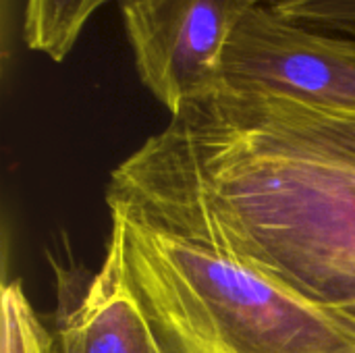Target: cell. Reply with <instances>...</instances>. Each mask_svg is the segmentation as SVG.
I'll return each mask as SVG.
<instances>
[{
	"label": "cell",
	"mask_w": 355,
	"mask_h": 353,
	"mask_svg": "<svg viewBox=\"0 0 355 353\" xmlns=\"http://www.w3.org/2000/svg\"><path fill=\"white\" fill-rule=\"evenodd\" d=\"M106 193L202 229L316 306H355V183L250 137L202 102L125 158Z\"/></svg>",
	"instance_id": "1"
},
{
	"label": "cell",
	"mask_w": 355,
	"mask_h": 353,
	"mask_svg": "<svg viewBox=\"0 0 355 353\" xmlns=\"http://www.w3.org/2000/svg\"><path fill=\"white\" fill-rule=\"evenodd\" d=\"M131 281L175 353H355V325L218 246L202 229L108 196Z\"/></svg>",
	"instance_id": "2"
},
{
	"label": "cell",
	"mask_w": 355,
	"mask_h": 353,
	"mask_svg": "<svg viewBox=\"0 0 355 353\" xmlns=\"http://www.w3.org/2000/svg\"><path fill=\"white\" fill-rule=\"evenodd\" d=\"M218 92L355 112V37L300 27L252 6L225 50Z\"/></svg>",
	"instance_id": "3"
},
{
	"label": "cell",
	"mask_w": 355,
	"mask_h": 353,
	"mask_svg": "<svg viewBox=\"0 0 355 353\" xmlns=\"http://www.w3.org/2000/svg\"><path fill=\"white\" fill-rule=\"evenodd\" d=\"M258 0H119L141 83L171 117L220 89L223 58Z\"/></svg>",
	"instance_id": "4"
},
{
	"label": "cell",
	"mask_w": 355,
	"mask_h": 353,
	"mask_svg": "<svg viewBox=\"0 0 355 353\" xmlns=\"http://www.w3.org/2000/svg\"><path fill=\"white\" fill-rule=\"evenodd\" d=\"M56 341L58 353H175L131 281L112 218L104 260L60 314Z\"/></svg>",
	"instance_id": "5"
},
{
	"label": "cell",
	"mask_w": 355,
	"mask_h": 353,
	"mask_svg": "<svg viewBox=\"0 0 355 353\" xmlns=\"http://www.w3.org/2000/svg\"><path fill=\"white\" fill-rule=\"evenodd\" d=\"M200 102L250 137L355 183V112L225 92Z\"/></svg>",
	"instance_id": "6"
},
{
	"label": "cell",
	"mask_w": 355,
	"mask_h": 353,
	"mask_svg": "<svg viewBox=\"0 0 355 353\" xmlns=\"http://www.w3.org/2000/svg\"><path fill=\"white\" fill-rule=\"evenodd\" d=\"M110 0H25L23 40L29 50L60 62L77 44L83 27Z\"/></svg>",
	"instance_id": "7"
},
{
	"label": "cell",
	"mask_w": 355,
	"mask_h": 353,
	"mask_svg": "<svg viewBox=\"0 0 355 353\" xmlns=\"http://www.w3.org/2000/svg\"><path fill=\"white\" fill-rule=\"evenodd\" d=\"M2 353H58V341L33 312L19 281L2 289Z\"/></svg>",
	"instance_id": "8"
},
{
	"label": "cell",
	"mask_w": 355,
	"mask_h": 353,
	"mask_svg": "<svg viewBox=\"0 0 355 353\" xmlns=\"http://www.w3.org/2000/svg\"><path fill=\"white\" fill-rule=\"evenodd\" d=\"M258 6L300 27L355 37V0H258Z\"/></svg>",
	"instance_id": "9"
},
{
	"label": "cell",
	"mask_w": 355,
	"mask_h": 353,
	"mask_svg": "<svg viewBox=\"0 0 355 353\" xmlns=\"http://www.w3.org/2000/svg\"><path fill=\"white\" fill-rule=\"evenodd\" d=\"M337 310H339L343 316H347V318L355 325V306H345V308H337Z\"/></svg>",
	"instance_id": "10"
}]
</instances>
